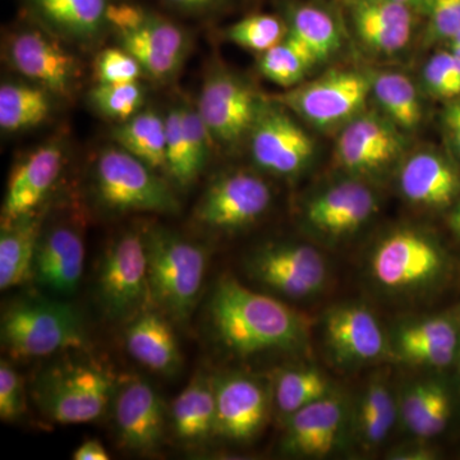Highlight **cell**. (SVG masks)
Wrapping results in <instances>:
<instances>
[{
    "label": "cell",
    "mask_w": 460,
    "mask_h": 460,
    "mask_svg": "<svg viewBox=\"0 0 460 460\" xmlns=\"http://www.w3.org/2000/svg\"><path fill=\"white\" fill-rule=\"evenodd\" d=\"M211 325L220 343L237 356L268 350L296 352L308 341L307 320L274 296L223 278L211 296Z\"/></svg>",
    "instance_id": "1"
},
{
    "label": "cell",
    "mask_w": 460,
    "mask_h": 460,
    "mask_svg": "<svg viewBox=\"0 0 460 460\" xmlns=\"http://www.w3.org/2000/svg\"><path fill=\"white\" fill-rule=\"evenodd\" d=\"M449 268V257L440 242L411 226L386 233L367 257L372 286L395 299L428 295L443 283Z\"/></svg>",
    "instance_id": "2"
},
{
    "label": "cell",
    "mask_w": 460,
    "mask_h": 460,
    "mask_svg": "<svg viewBox=\"0 0 460 460\" xmlns=\"http://www.w3.org/2000/svg\"><path fill=\"white\" fill-rule=\"evenodd\" d=\"M142 234L151 302L172 319L184 323L192 314L204 283L205 250L162 226H151Z\"/></svg>",
    "instance_id": "3"
},
{
    "label": "cell",
    "mask_w": 460,
    "mask_h": 460,
    "mask_svg": "<svg viewBox=\"0 0 460 460\" xmlns=\"http://www.w3.org/2000/svg\"><path fill=\"white\" fill-rule=\"evenodd\" d=\"M2 341L17 358H40L81 347L83 321L66 304L47 299L20 302L3 314Z\"/></svg>",
    "instance_id": "4"
},
{
    "label": "cell",
    "mask_w": 460,
    "mask_h": 460,
    "mask_svg": "<svg viewBox=\"0 0 460 460\" xmlns=\"http://www.w3.org/2000/svg\"><path fill=\"white\" fill-rule=\"evenodd\" d=\"M93 177L100 202L111 210L159 214L180 210L168 181L120 146L104 148L99 154Z\"/></svg>",
    "instance_id": "5"
},
{
    "label": "cell",
    "mask_w": 460,
    "mask_h": 460,
    "mask_svg": "<svg viewBox=\"0 0 460 460\" xmlns=\"http://www.w3.org/2000/svg\"><path fill=\"white\" fill-rule=\"evenodd\" d=\"M114 392L113 380L98 366L69 363L50 368L36 384L42 413L62 425H81L100 419Z\"/></svg>",
    "instance_id": "6"
},
{
    "label": "cell",
    "mask_w": 460,
    "mask_h": 460,
    "mask_svg": "<svg viewBox=\"0 0 460 460\" xmlns=\"http://www.w3.org/2000/svg\"><path fill=\"white\" fill-rule=\"evenodd\" d=\"M371 93V78L356 71L332 69L310 83L272 96L288 111L319 128L347 124L362 113Z\"/></svg>",
    "instance_id": "7"
},
{
    "label": "cell",
    "mask_w": 460,
    "mask_h": 460,
    "mask_svg": "<svg viewBox=\"0 0 460 460\" xmlns=\"http://www.w3.org/2000/svg\"><path fill=\"white\" fill-rule=\"evenodd\" d=\"M100 304L114 320L133 319L151 301L144 234L129 230L114 239L102 260Z\"/></svg>",
    "instance_id": "8"
},
{
    "label": "cell",
    "mask_w": 460,
    "mask_h": 460,
    "mask_svg": "<svg viewBox=\"0 0 460 460\" xmlns=\"http://www.w3.org/2000/svg\"><path fill=\"white\" fill-rule=\"evenodd\" d=\"M263 102L250 84L219 68L206 75L196 108L215 146L232 148L248 137Z\"/></svg>",
    "instance_id": "9"
},
{
    "label": "cell",
    "mask_w": 460,
    "mask_h": 460,
    "mask_svg": "<svg viewBox=\"0 0 460 460\" xmlns=\"http://www.w3.org/2000/svg\"><path fill=\"white\" fill-rule=\"evenodd\" d=\"M31 22L32 25L20 27L8 36V62L54 96L71 98L81 77L78 60L66 51L57 36L32 20Z\"/></svg>",
    "instance_id": "10"
},
{
    "label": "cell",
    "mask_w": 460,
    "mask_h": 460,
    "mask_svg": "<svg viewBox=\"0 0 460 460\" xmlns=\"http://www.w3.org/2000/svg\"><path fill=\"white\" fill-rule=\"evenodd\" d=\"M248 140L255 164L279 177L301 174L314 156L313 137L271 99H265Z\"/></svg>",
    "instance_id": "11"
},
{
    "label": "cell",
    "mask_w": 460,
    "mask_h": 460,
    "mask_svg": "<svg viewBox=\"0 0 460 460\" xmlns=\"http://www.w3.org/2000/svg\"><path fill=\"white\" fill-rule=\"evenodd\" d=\"M247 270L260 284L288 298H310L328 283L325 257L302 243L266 244L247 260Z\"/></svg>",
    "instance_id": "12"
},
{
    "label": "cell",
    "mask_w": 460,
    "mask_h": 460,
    "mask_svg": "<svg viewBox=\"0 0 460 460\" xmlns=\"http://www.w3.org/2000/svg\"><path fill=\"white\" fill-rule=\"evenodd\" d=\"M270 186L247 171L224 172L215 178L195 208L196 222L217 230L246 228L271 204Z\"/></svg>",
    "instance_id": "13"
},
{
    "label": "cell",
    "mask_w": 460,
    "mask_h": 460,
    "mask_svg": "<svg viewBox=\"0 0 460 460\" xmlns=\"http://www.w3.org/2000/svg\"><path fill=\"white\" fill-rule=\"evenodd\" d=\"M378 208L376 193L365 181H338L316 193L305 206V226L323 241L335 243L356 234Z\"/></svg>",
    "instance_id": "14"
},
{
    "label": "cell",
    "mask_w": 460,
    "mask_h": 460,
    "mask_svg": "<svg viewBox=\"0 0 460 460\" xmlns=\"http://www.w3.org/2000/svg\"><path fill=\"white\" fill-rule=\"evenodd\" d=\"M323 338L330 356L344 367L381 361L392 354L376 314L363 304H341L323 317Z\"/></svg>",
    "instance_id": "15"
},
{
    "label": "cell",
    "mask_w": 460,
    "mask_h": 460,
    "mask_svg": "<svg viewBox=\"0 0 460 460\" xmlns=\"http://www.w3.org/2000/svg\"><path fill=\"white\" fill-rule=\"evenodd\" d=\"M401 129L385 115L362 113L345 124L337 142L338 164L350 174L376 175L402 155Z\"/></svg>",
    "instance_id": "16"
},
{
    "label": "cell",
    "mask_w": 460,
    "mask_h": 460,
    "mask_svg": "<svg viewBox=\"0 0 460 460\" xmlns=\"http://www.w3.org/2000/svg\"><path fill=\"white\" fill-rule=\"evenodd\" d=\"M350 405L332 392L288 417L281 450L299 458H325L349 435Z\"/></svg>",
    "instance_id": "17"
},
{
    "label": "cell",
    "mask_w": 460,
    "mask_h": 460,
    "mask_svg": "<svg viewBox=\"0 0 460 460\" xmlns=\"http://www.w3.org/2000/svg\"><path fill=\"white\" fill-rule=\"evenodd\" d=\"M389 338L392 354L408 365L450 367L460 353V310L404 321Z\"/></svg>",
    "instance_id": "18"
},
{
    "label": "cell",
    "mask_w": 460,
    "mask_h": 460,
    "mask_svg": "<svg viewBox=\"0 0 460 460\" xmlns=\"http://www.w3.org/2000/svg\"><path fill=\"white\" fill-rule=\"evenodd\" d=\"M217 425L215 435L230 441L252 440L268 420L270 395L256 378L241 374L213 380Z\"/></svg>",
    "instance_id": "19"
},
{
    "label": "cell",
    "mask_w": 460,
    "mask_h": 460,
    "mask_svg": "<svg viewBox=\"0 0 460 460\" xmlns=\"http://www.w3.org/2000/svg\"><path fill=\"white\" fill-rule=\"evenodd\" d=\"M114 422L126 449L142 454L155 452L164 438V402L146 380L128 378L114 398Z\"/></svg>",
    "instance_id": "20"
},
{
    "label": "cell",
    "mask_w": 460,
    "mask_h": 460,
    "mask_svg": "<svg viewBox=\"0 0 460 460\" xmlns=\"http://www.w3.org/2000/svg\"><path fill=\"white\" fill-rule=\"evenodd\" d=\"M120 47L140 63L144 74L159 83L172 80L189 56L187 32L172 20L150 11L137 30L118 35Z\"/></svg>",
    "instance_id": "21"
},
{
    "label": "cell",
    "mask_w": 460,
    "mask_h": 460,
    "mask_svg": "<svg viewBox=\"0 0 460 460\" xmlns=\"http://www.w3.org/2000/svg\"><path fill=\"white\" fill-rule=\"evenodd\" d=\"M113 0H22L26 16L59 40L93 47L109 31Z\"/></svg>",
    "instance_id": "22"
},
{
    "label": "cell",
    "mask_w": 460,
    "mask_h": 460,
    "mask_svg": "<svg viewBox=\"0 0 460 460\" xmlns=\"http://www.w3.org/2000/svg\"><path fill=\"white\" fill-rule=\"evenodd\" d=\"M63 157L62 146L48 142L18 160L9 175L2 222L35 213L59 177Z\"/></svg>",
    "instance_id": "23"
},
{
    "label": "cell",
    "mask_w": 460,
    "mask_h": 460,
    "mask_svg": "<svg viewBox=\"0 0 460 460\" xmlns=\"http://www.w3.org/2000/svg\"><path fill=\"white\" fill-rule=\"evenodd\" d=\"M399 190L411 205L431 210L447 208L460 196V171L443 154L420 151L402 165Z\"/></svg>",
    "instance_id": "24"
},
{
    "label": "cell",
    "mask_w": 460,
    "mask_h": 460,
    "mask_svg": "<svg viewBox=\"0 0 460 460\" xmlns=\"http://www.w3.org/2000/svg\"><path fill=\"white\" fill-rule=\"evenodd\" d=\"M84 263V239L74 226L60 224L41 232L32 266V275L40 286L71 295L83 278Z\"/></svg>",
    "instance_id": "25"
},
{
    "label": "cell",
    "mask_w": 460,
    "mask_h": 460,
    "mask_svg": "<svg viewBox=\"0 0 460 460\" xmlns=\"http://www.w3.org/2000/svg\"><path fill=\"white\" fill-rule=\"evenodd\" d=\"M354 32L367 49L394 54L411 40V7L395 0H347Z\"/></svg>",
    "instance_id": "26"
},
{
    "label": "cell",
    "mask_w": 460,
    "mask_h": 460,
    "mask_svg": "<svg viewBox=\"0 0 460 460\" xmlns=\"http://www.w3.org/2000/svg\"><path fill=\"white\" fill-rule=\"evenodd\" d=\"M398 420V395L393 392L386 375L377 372L368 378L350 408V438L362 452H376Z\"/></svg>",
    "instance_id": "27"
},
{
    "label": "cell",
    "mask_w": 460,
    "mask_h": 460,
    "mask_svg": "<svg viewBox=\"0 0 460 460\" xmlns=\"http://www.w3.org/2000/svg\"><path fill=\"white\" fill-rule=\"evenodd\" d=\"M399 420L413 438L431 440L447 428L453 402L449 390L435 378L411 381L398 395Z\"/></svg>",
    "instance_id": "28"
},
{
    "label": "cell",
    "mask_w": 460,
    "mask_h": 460,
    "mask_svg": "<svg viewBox=\"0 0 460 460\" xmlns=\"http://www.w3.org/2000/svg\"><path fill=\"white\" fill-rule=\"evenodd\" d=\"M124 343L133 358L148 370L171 375L180 367L177 339L162 314L144 311L133 317Z\"/></svg>",
    "instance_id": "29"
},
{
    "label": "cell",
    "mask_w": 460,
    "mask_h": 460,
    "mask_svg": "<svg viewBox=\"0 0 460 460\" xmlns=\"http://www.w3.org/2000/svg\"><path fill=\"white\" fill-rule=\"evenodd\" d=\"M40 235L41 219L36 211L12 222H2L0 289L20 286L32 274Z\"/></svg>",
    "instance_id": "30"
},
{
    "label": "cell",
    "mask_w": 460,
    "mask_h": 460,
    "mask_svg": "<svg viewBox=\"0 0 460 460\" xmlns=\"http://www.w3.org/2000/svg\"><path fill=\"white\" fill-rule=\"evenodd\" d=\"M217 407L213 380L196 375L172 405V426L180 440L199 443L215 435Z\"/></svg>",
    "instance_id": "31"
},
{
    "label": "cell",
    "mask_w": 460,
    "mask_h": 460,
    "mask_svg": "<svg viewBox=\"0 0 460 460\" xmlns=\"http://www.w3.org/2000/svg\"><path fill=\"white\" fill-rule=\"evenodd\" d=\"M118 146L128 151L156 172H166L165 117L153 109L137 114L118 124L111 133Z\"/></svg>",
    "instance_id": "32"
},
{
    "label": "cell",
    "mask_w": 460,
    "mask_h": 460,
    "mask_svg": "<svg viewBox=\"0 0 460 460\" xmlns=\"http://www.w3.org/2000/svg\"><path fill=\"white\" fill-rule=\"evenodd\" d=\"M288 38L295 40L314 62H325L341 48V32L325 9L298 4L288 9Z\"/></svg>",
    "instance_id": "33"
},
{
    "label": "cell",
    "mask_w": 460,
    "mask_h": 460,
    "mask_svg": "<svg viewBox=\"0 0 460 460\" xmlns=\"http://www.w3.org/2000/svg\"><path fill=\"white\" fill-rule=\"evenodd\" d=\"M51 96L53 93L36 84H3L0 87L3 131H26L45 122L51 113Z\"/></svg>",
    "instance_id": "34"
},
{
    "label": "cell",
    "mask_w": 460,
    "mask_h": 460,
    "mask_svg": "<svg viewBox=\"0 0 460 460\" xmlns=\"http://www.w3.org/2000/svg\"><path fill=\"white\" fill-rule=\"evenodd\" d=\"M371 78V93L387 119L401 131H413L422 119V107L416 87L407 75L380 72Z\"/></svg>",
    "instance_id": "35"
},
{
    "label": "cell",
    "mask_w": 460,
    "mask_h": 460,
    "mask_svg": "<svg viewBox=\"0 0 460 460\" xmlns=\"http://www.w3.org/2000/svg\"><path fill=\"white\" fill-rule=\"evenodd\" d=\"M334 392L326 375L314 367L287 368L274 380V402L284 419Z\"/></svg>",
    "instance_id": "36"
},
{
    "label": "cell",
    "mask_w": 460,
    "mask_h": 460,
    "mask_svg": "<svg viewBox=\"0 0 460 460\" xmlns=\"http://www.w3.org/2000/svg\"><path fill=\"white\" fill-rule=\"evenodd\" d=\"M314 65L317 63L314 58L288 36L277 47L262 53L259 60L263 77L287 89L301 84Z\"/></svg>",
    "instance_id": "37"
},
{
    "label": "cell",
    "mask_w": 460,
    "mask_h": 460,
    "mask_svg": "<svg viewBox=\"0 0 460 460\" xmlns=\"http://www.w3.org/2000/svg\"><path fill=\"white\" fill-rule=\"evenodd\" d=\"M288 26L272 14H251L224 31L226 40L247 50L265 53L287 38Z\"/></svg>",
    "instance_id": "38"
},
{
    "label": "cell",
    "mask_w": 460,
    "mask_h": 460,
    "mask_svg": "<svg viewBox=\"0 0 460 460\" xmlns=\"http://www.w3.org/2000/svg\"><path fill=\"white\" fill-rule=\"evenodd\" d=\"M166 127V174L178 186L189 187L201 172L193 163L189 142L183 128L181 104L175 105L165 115Z\"/></svg>",
    "instance_id": "39"
},
{
    "label": "cell",
    "mask_w": 460,
    "mask_h": 460,
    "mask_svg": "<svg viewBox=\"0 0 460 460\" xmlns=\"http://www.w3.org/2000/svg\"><path fill=\"white\" fill-rule=\"evenodd\" d=\"M91 107L107 119L122 123L137 114L145 102V90L140 84H96L89 93Z\"/></svg>",
    "instance_id": "40"
},
{
    "label": "cell",
    "mask_w": 460,
    "mask_h": 460,
    "mask_svg": "<svg viewBox=\"0 0 460 460\" xmlns=\"http://www.w3.org/2000/svg\"><path fill=\"white\" fill-rule=\"evenodd\" d=\"M423 83L432 96L449 100L460 98V58L453 51L436 53L423 68Z\"/></svg>",
    "instance_id": "41"
},
{
    "label": "cell",
    "mask_w": 460,
    "mask_h": 460,
    "mask_svg": "<svg viewBox=\"0 0 460 460\" xmlns=\"http://www.w3.org/2000/svg\"><path fill=\"white\" fill-rule=\"evenodd\" d=\"M142 75L144 69L138 60L122 47L100 51L93 62V75L98 84L137 83Z\"/></svg>",
    "instance_id": "42"
},
{
    "label": "cell",
    "mask_w": 460,
    "mask_h": 460,
    "mask_svg": "<svg viewBox=\"0 0 460 460\" xmlns=\"http://www.w3.org/2000/svg\"><path fill=\"white\" fill-rule=\"evenodd\" d=\"M26 410L25 389L17 371L8 362L0 365V419L12 422Z\"/></svg>",
    "instance_id": "43"
},
{
    "label": "cell",
    "mask_w": 460,
    "mask_h": 460,
    "mask_svg": "<svg viewBox=\"0 0 460 460\" xmlns=\"http://www.w3.org/2000/svg\"><path fill=\"white\" fill-rule=\"evenodd\" d=\"M425 4L434 40L449 41L460 32V0H426Z\"/></svg>",
    "instance_id": "44"
},
{
    "label": "cell",
    "mask_w": 460,
    "mask_h": 460,
    "mask_svg": "<svg viewBox=\"0 0 460 460\" xmlns=\"http://www.w3.org/2000/svg\"><path fill=\"white\" fill-rule=\"evenodd\" d=\"M148 9L126 2H111L108 11L109 31L117 35L137 30L145 22Z\"/></svg>",
    "instance_id": "45"
},
{
    "label": "cell",
    "mask_w": 460,
    "mask_h": 460,
    "mask_svg": "<svg viewBox=\"0 0 460 460\" xmlns=\"http://www.w3.org/2000/svg\"><path fill=\"white\" fill-rule=\"evenodd\" d=\"M429 440L413 438L407 443L399 444L387 454V458L394 460H431L438 456L436 449L429 444Z\"/></svg>",
    "instance_id": "46"
},
{
    "label": "cell",
    "mask_w": 460,
    "mask_h": 460,
    "mask_svg": "<svg viewBox=\"0 0 460 460\" xmlns=\"http://www.w3.org/2000/svg\"><path fill=\"white\" fill-rule=\"evenodd\" d=\"M166 7L187 16H206L223 8L228 0H162Z\"/></svg>",
    "instance_id": "47"
},
{
    "label": "cell",
    "mask_w": 460,
    "mask_h": 460,
    "mask_svg": "<svg viewBox=\"0 0 460 460\" xmlns=\"http://www.w3.org/2000/svg\"><path fill=\"white\" fill-rule=\"evenodd\" d=\"M445 136L460 159V98L449 100L441 114Z\"/></svg>",
    "instance_id": "48"
},
{
    "label": "cell",
    "mask_w": 460,
    "mask_h": 460,
    "mask_svg": "<svg viewBox=\"0 0 460 460\" xmlns=\"http://www.w3.org/2000/svg\"><path fill=\"white\" fill-rule=\"evenodd\" d=\"M75 460H108L109 453L99 440H86L74 453Z\"/></svg>",
    "instance_id": "49"
},
{
    "label": "cell",
    "mask_w": 460,
    "mask_h": 460,
    "mask_svg": "<svg viewBox=\"0 0 460 460\" xmlns=\"http://www.w3.org/2000/svg\"><path fill=\"white\" fill-rule=\"evenodd\" d=\"M449 224L452 226L453 232L460 238V201L458 204L454 205L449 217Z\"/></svg>",
    "instance_id": "50"
},
{
    "label": "cell",
    "mask_w": 460,
    "mask_h": 460,
    "mask_svg": "<svg viewBox=\"0 0 460 460\" xmlns=\"http://www.w3.org/2000/svg\"><path fill=\"white\" fill-rule=\"evenodd\" d=\"M395 2L402 3V4L411 7V5L422 4V3H425L426 0H395Z\"/></svg>",
    "instance_id": "51"
},
{
    "label": "cell",
    "mask_w": 460,
    "mask_h": 460,
    "mask_svg": "<svg viewBox=\"0 0 460 460\" xmlns=\"http://www.w3.org/2000/svg\"><path fill=\"white\" fill-rule=\"evenodd\" d=\"M447 44H449V48H460V32L456 33L454 38L450 39V40L447 41Z\"/></svg>",
    "instance_id": "52"
},
{
    "label": "cell",
    "mask_w": 460,
    "mask_h": 460,
    "mask_svg": "<svg viewBox=\"0 0 460 460\" xmlns=\"http://www.w3.org/2000/svg\"><path fill=\"white\" fill-rule=\"evenodd\" d=\"M450 51H453L456 57L460 58V48H449Z\"/></svg>",
    "instance_id": "53"
}]
</instances>
